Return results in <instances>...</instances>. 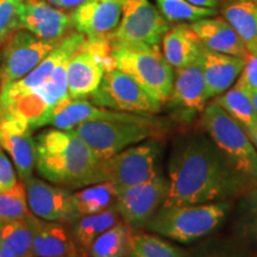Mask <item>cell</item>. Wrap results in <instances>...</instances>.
<instances>
[{"label":"cell","mask_w":257,"mask_h":257,"mask_svg":"<svg viewBox=\"0 0 257 257\" xmlns=\"http://www.w3.org/2000/svg\"><path fill=\"white\" fill-rule=\"evenodd\" d=\"M114 68L128 74L161 104L170 99L175 69L168 63L159 46L111 44Z\"/></svg>","instance_id":"obj_4"},{"label":"cell","mask_w":257,"mask_h":257,"mask_svg":"<svg viewBox=\"0 0 257 257\" xmlns=\"http://www.w3.org/2000/svg\"><path fill=\"white\" fill-rule=\"evenodd\" d=\"M169 22L149 0H121V19L110 38L111 44L159 46Z\"/></svg>","instance_id":"obj_10"},{"label":"cell","mask_w":257,"mask_h":257,"mask_svg":"<svg viewBox=\"0 0 257 257\" xmlns=\"http://www.w3.org/2000/svg\"><path fill=\"white\" fill-rule=\"evenodd\" d=\"M237 216L242 230L257 242V186L244 192L237 208Z\"/></svg>","instance_id":"obj_32"},{"label":"cell","mask_w":257,"mask_h":257,"mask_svg":"<svg viewBox=\"0 0 257 257\" xmlns=\"http://www.w3.org/2000/svg\"><path fill=\"white\" fill-rule=\"evenodd\" d=\"M207 257H219V256H207Z\"/></svg>","instance_id":"obj_42"},{"label":"cell","mask_w":257,"mask_h":257,"mask_svg":"<svg viewBox=\"0 0 257 257\" xmlns=\"http://www.w3.org/2000/svg\"><path fill=\"white\" fill-rule=\"evenodd\" d=\"M88 100L100 107L144 115L157 113L162 106L133 76L117 68L106 70Z\"/></svg>","instance_id":"obj_7"},{"label":"cell","mask_w":257,"mask_h":257,"mask_svg":"<svg viewBox=\"0 0 257 257\" xmlns=\"http://www.w3.org/2000/svg\"><path fill=\"white\" fill-rule=\"evenodd\" d=\"M236 87L244 92L257 91V54H248Z\"/></svg>","instance_id":"obj_34"},{"label":"cell","mask_w":257,"mask_h":257,"mask_svg":"<svg viewBox=\"0 0 257 257\" xmlns=\"http://www.w3.org/2000/svg\"><path fill=\"white\" fill-rule=\"evenodd\" d=\"M32 257H87L80 251L70 227L60 221L41 219L32 244Z\"/></svg>","instance_id":"obj_21"},{"label":"cell","mask_w":257,"mask_h":257,"mask_svg":"<svg viewBox=\"0 0 257 257\" xmlns=\"http://www.w3.org/2000/svg\"><path fill=\"white\" fill-rule=\"evenodd\" d=\"M30 213L23 181L8 191H0V226L22 219Z\"/></svg>","instance_id":"obj_31"},{"label":"cell","mask_w":257,"mask_h":257,"mask_svg":"<svg viewBox=\"0 0 257 257\" xmlns=\"http://www.w3.org/2000/svg\"><path fill=\"white\" fill-rule=\"evenodd\" d=\"M96 120L155 124L150 115L113 111L92 104L88 99H69L56 111L50 125L61 130H72L81 123Z\"/></svg>","instance_id":"obj_17"},{"label":"cell","mask_w":257,"mask_h":257,"mask_svg":"<svg viewBox=\"0 0 257 257\" xmlns=\"http://www.w3.org/2000/svg\"><path fill=\"white\" fill-rule=\"evenodd\" d=\"M23 182L29 208L35 216L43 220L60 221L67 225L78 219L72 189L51 182L48 184L34 176Z\"/></svg>","instance_id":"obj_14"},{"label":"cell","mask_w":257,"mask_h":257,"mask_svg":"<svg viewBox=\"0 0 257 257\" xmlns=\"http://www.w3.org/2000/svg\"><path fill=\"white\" fill-rule=\"evenodd\" d=\"M41 218L34 213L0 226V238L18 257H32V244Z\"/></svg>","instance_id":"obj_27"},{"label":"cell","mask_w":257,"mask_h":257,"mask_svg":"<svg viewBox=\"0 0 257 257\" xmlns=\"http://www.w3.org/2000/svg\"><path fill=\"white\" fill-rule=\"evenodd\" d=\"M127 257H185V252L155 234L135 232Z\"/></svg>","instance_id":"obj_29"},{"label":"cell","mask_w":257,"mask_h":257,"mask_svg":"<svg viewBox=\"0 0 257 257\" xmlns=\"http://www.w3.org/2000/svg\"><path fill=\"white\" fill-rule=\"evenodd\" d=\"M46 2L49 3L50 5L55 6L57 9L73 11V10L79 8L80 5H82L83 3L88 2V0H46Z\"/></svg>","instance_id":"obj_36"},{"label":"cell","mask_w":257,"mask_h":257,"mask_svg":"<svg viewBox=\"0 0 257 257\" xmlns=\"http://www.w3.org/2000/svg\"><path fill=\"white\" fill-rule=\"evenodd\" d=\"M221 15L239 35L249 54H257V3L255 0H224Z\"/></svg>","instance_id":"obj_23"},{"label":"cell","mask_w":257,"mask_h":257,"mask_svg":"<svg viewBox=\"0 0 257 257\" xmlns=\"http://www.w3.org/2000/svg\"><path fill=\"white\" fill-rule=\"evenodd\" d=\"M161 144L149 138L100 161L96 184L111 182L118 192L159 176Z\"/></svg>","instance_id":"obj_6"},{"label":"cell","mask_w":257,"mask_h":257,"mask_svg":"<svg viewBox=\"0 0 257 257\" xmlns=\"http://www.w3.org/2000/svg\"><path fill=\"white\" fill-rule=\"evenodd\" d=\"M249 137L250 140H251V142L253 143V146H255V148L257 149V126L255 127V130L249 135Z\"/></svg>","instance_id":"obj_40"},{"label":"cell","mask_w":257,"mask_h":257,"mask_svg":"<svg viewBox=\"0 0 257 257\" xmlns=\"http://www.w3.org/2000/svg\"><path fill=\"white\" fill-rule=\"evenodd\" d=\"M168 191V179L160 174L149 181L118 192L115 208L121 220L130 225L134 230L143 229L154 214L162 207Z\"/></svg>","instance_id":"obj_12"},{"label":"cell","mask_w":257,"mask_h":257,"mask_svg":"<svg viewBox=\"0 0 257 257\" xmlns=\"http://www.w3.org/2000/svg\"><path fill=\"white\" fill-rule=\"evenodd\" d=\"M114 68L111 41L86 38L70 57L67 67L69 98L88 99L98 88L106 70Z\"/></svg>","instance_id":"obj_8"},{"label":"cell","mask_w":257,"mask_h":257,"mask_svg":"<svg viewBox=\"0 0 257 257\" xmlns=\"http://www.w3.org/2000/svg\"><path fill=\"white\" fill-rule=\"evenodd\" d=\"M73 28L86 38L110 40L121 19V0H88L70 12Z\"/></svg>","instance_id":"obj_16"},{"label":"cell","mask_w":257,"mask_h":257,"mask_svg":"<svg viewBox=\"0 0 257 257\" xmlns=\"http://www.w3.org/2000/svg\"><path fill=\"white\" fill-rule=\"evenodd\" d=\"M202 127L240 175L257 186V149L243 126L212 101L204 108Z\"/></svg>","instance_id":"obj_5"},{"label":"cell","mask_w":257,"mask_h":257,"mask_svg":"<svg viewBox=\"0 0 257 257\" xmlns=\"http://www.w3.org/2000/svg\"><path fill=\"white\" fill-rule=\"evenodd\" d=\"M36 147V169L47 181L70 189L96 184L100 161L73 128L43 131Z\"/></svg>","instance_id":"obj_2"},{"label":"cell","mask_w":257,"mask_h":257,"mask_svg":"<svg viewBox=\"0 0 257 257\" xmlns=\"http://www.w3.org/2000/svg\"><path fill=\"white\" fill-rule=\"evenodd\" d=\"M204 46L192 28L179 24L170 28L162 38V53L175 70L195 62L201 55Z\"/></svg>","instance_id":"obj_22"},{"label":"cell","mask_w":257,"mask_h":257,"mask_svg":"<svg viewBox=\"0 0 257 257\" xmlns=\"http://www.w3.org/2000/svg\"><path fill=\"white\" fill-rule=\"evenodd\" d=\"M234 120L243 126L248 136L257 126V112L246 92L238 87H232L213 100Z\"/></svg>","instance_id":"obj_28"},{"label":"cell","mask_w":257,"mask_h":257,"mask_svg":"<svg viewBox=\"0 0 257 257\" xmlns=\"http://www.w3.org/2000/svg\"><path fill=\"white\" fill-rule=\"evenodd\" d=\"M19 25L42 40L60 42L70 32L73 21L72 15L46 0H23L19 10Z\"/></svg>","instance_id":"obj_15"},{"label":"cell","mask_w":257,"mask_h":257,"mask_svg":"<svg viewBox=\"0 0 257 257\" xmlns=\"http://www.w3.org/2000/svg\"><path fill=\"white\" fill-rule=\"evenodd\" d=\"M200 61L208 99L226 92L240 75L245 64V59L217 53L205 47L201 51Z\"/></svg>","instance_id":"obj_20"},{"label":"cell","mask_w":257,"mask_h":257,"mask_svg":"<svg viewBox=\"0 0 257 257\" xmlns=\"http://www.w3.org/2000/svg\"><path fill=\"white\" fill-rule=\"evenodd\" d=\"M174 86L168 101L187 112H202L208 100L200 57L185 68L175 70Z\"/></svg>","instance_id":"obj_19"},{"label":"cell","mask_w":257,"mask_h":257,"mask_svg":"<svg viewBox=\"0 0 257 257\" xmlns=\"http://www.w3.org/2000/svg\"><path fill=\"white\" fill-rule=\"evenodd\" d=\"M118 189L111 182H100L81 187L74 192V202L78 219L83 216H91L115 206Z\"/></svg>","instance_id":"obj_25"},{"label":"cell","mask_w":257,"mask_h":257,"mask_svg":"<svg viewBox=\"0 0 257 257\" xmlns=\"http://www.w3.org/2000/svg\"><path fill=\"white\" fill-rule=\"evenodd\" d=\"M187 2L195 6H201V8L217 9L219 6V0H187Z\"/></svg>","instance_id":"obj_37"},{"label":"cell","mask_w":257,"mask_h":257,"mask_svg":"<svg viewBox=\"0 0 257 257\" xmlns=\"http://www.w3.org/2000/svg\"><path fill=\"white\" fill-rule=\"evenodd\" d=\"M32 131L27 120L2 108L0 146L11 157L22 181L31 178L36 168L37 147Z\"/></svg>","instance_id":"obj_13"},{"label":"cell","mask_w":257,"mask_h":257,"mask_svg":"<svg viewBox=\"0 0 257 257\" xmlns=\"http://www.w3.org/2000/svg\"><path fill=\"white\" fill-rule=\"evenodd\" d=\"M160 12L169 23L176 22H197L199 19L214 17L217 9L195 6L187 0H156Z\"/></svg>","instance_id":"obj_30"},{"label":"cell","mask_w":257,"mask_h":257,"mask_svg":"<svg viewBox=\"0 0 257 257\" xmlns=\"http://www.w3.org/2000/svg\"><path fill=\"white\" fill-rule=\"evenodd\" d=\"M250 96V99H251L252 104H253V107H255V110L257 112V91H249L246 92Z\"/></svg>","instance_id":"obj_39"},{"label":"cell","mask_w":257,"mask_h":257,"mask_svg":"<svg viewBox=\"0 0 257 257\" xmlns=\"http://www.w3.org/2000/svg\"><path fill=\"white\" fill-rule=\"evenodd\" d=\"M23 0H0V47L15 34L19 25V10Z\"/></svg>","instance_id":"obj_33"},{"label":"cell","mask_w":257,"mask_h":257,"mask_svg":"<svg viewBox=\"0 0 257 257\" xmlns=\"http://www.w3.org/2000/svg\"><path fill=\"white\" fill-rule=\"evenodd\" d=\"M0 115H2V106H0ZM2 147V146H0Z\"/></svg>","instance_id":"obj_41"},{"label":"cell","mask_w":257,"mask_h":257,"mask_svg":"<svg viewBox=\"0 0 257 257\" xmlns=\"http://www.w3.org/2000/svg\"><path fill=\"white\" fill-rule=\"evenodd\" d=\"M0 257H18L0 238Z\"/></svg>","instance_id":"obj_38"},{"label":"cell","mask_w":257,"mask_h":257,"mask_svg":"<svg viewBox=\"0 0 257 257\" xmlns=\"http://www.w3.org/2000/svg\"><path fill=\"white\" fill-rule=\"evenodd\" d=\"M255 2H256V3H257V0H255Z\"/></svg>","instance_id":"obj_44"},{"label":"cell","mask_w":257,"mask_h":257,"mask_svg":"<svg viewBox=\"0 0 257 257\" xmlns=\"http://www.w3.org/2000/svg\"><path fill=\"white\" fill-rule=\"evenodd\" d=\"M59 42L42 40L25 29H18L4 43L0 59V88L18 81L49 55Z\"/></svg>","instance_id":"obj_11"},{"label":"cell","mask_w":257,"mask_h":257,"mask_svg":"<svg viewBox=\"0 0 257 257\" xmlns=\"http://www.w3.org/2000/svg\"><path fill=\"white\" fill-rule=\"evenodd\" d=\"M169 191L162 207L229 201L253 187L210 137L193 136L175 147L168 162Z\"/></svg>","instance_id":"obj_1"},{"label":"cell","mask_w":257,"mask_h":257,"mask_svg":"<svg viewBox=\"0 0 257 257\" xmlns=\"http://www.w3.org/2000/svg\"><path fill=\"white\" fill-rule=\"evenodd\" d=\"M17 173H16L14 163L8 159L3 148L0 147V191H8L14 188L17 182Z\"/></svg>","instance_id":"obj_35"},{"label":"cell","mask_w":257,"mask_h":257,"mask_svg":"<svg viewBox=\"0 0 257 257\" xmlns=\"http://www.w3.org/2000/svg\"><path fill=\"white\" fill-rule=\"evenodd\" d=\"M156 124L127 121H86L73 128L87 143L99 161L110 159L126 148L152 138Z\"/></svg>","instance_id":"obj_9"},{"label":"cell","mask_w":257,"mask_h":257,"mask_svg":"<svg viewBox=\"0 0 257 257\" xmlns=\"http://www.w3.org/2000/svg\"><path fill=\"white\" fill-rule=\"evenodd\" d=\"M0 59H2V51H0Z\"/></svg>","instance_id":"obj_43"},{"label":"cell","mask_w":257,"mask_h":257,"mask_svg":"<svg viewBox=\"0 0 257 257\" xmlns=\"http://www.w3.org/2000/svg\"><path fill=\"white\" fill-rule=\"evenodd\" d=\"M135 230L124 220L106 230L89 246V257H127Z\"/></svg>","instance_id":"obj_26"},{"label":"cell","mask_w":257,"mask_h":257,"mask_svg":"<svg viewBox=\"0 0 257 257\" xmlns=\"http://www.w3.org/2000/svg\"><path fill=\"white\" fill-rule=\"evenodd\" d=\"M230 208L229 201L161 207L146 229L176 242L192 243L218 229Z\"/></svg>","instance_id":"obj_3"},{"label":"cell","mask_w":257,"mask_h":257,"mask_svg":"<svg viewBox=\"0 0 257 257\" xmlns=\"http://www.w3.org/2000/svg\"><path fill=\"white\" fill-rule=\"evenodd\" d=\"M189 27L207 49L242 59L248 56V49L242 38L224 18L216 16L202 18L193 22Z\"/></svg>","instance_id":"obj_18"},{"label":"cell","mask_w":257,"mask_h":257,"mask_svg":"<svg viewBox=\"0 0 257 257\" xmlns=\"http://www.w3.org/2000/svg\"><path fill=\"white\" fill-rule=\"evenodd\" d=\"M121 218L115 206L104 212L91 216H83L69 225L70 232L75 240L76 245L83 255L87 256L91 244L104 233L106 230L120 221Z\"/></svg>","instance_id":"obj_24"}]
</instances>
